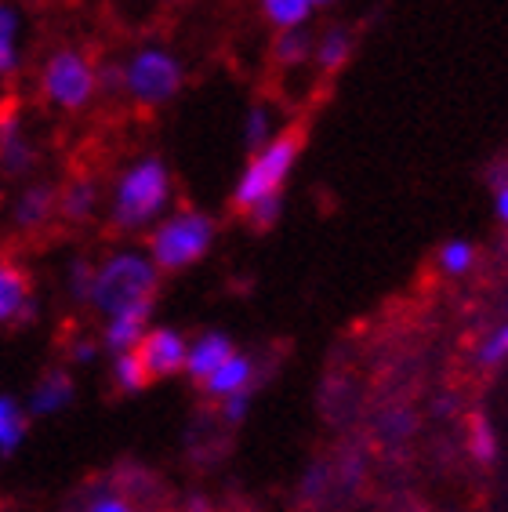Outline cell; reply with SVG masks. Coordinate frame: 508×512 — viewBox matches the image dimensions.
Masks as SVG:
<instances>
[{"mask_svg":"<svg viewBox=\"0 0 508 512\" xmlns=\"http://www.w3.org/2000/svg\"><path fill=\"white\" fill-rule=\"evenodd\" d=\"M175 197L171 171L160 157H138L120 171L117 186L109 193V222L120 233H142L153 229L167 215Z\"/></svg>","mask_w":508,"mask_h":512,"instance_id":"cell-1","label":"cell"},{"mask_svg":"<svg viewBox=\"0 0 508 512\" xmlns=\"http://www.w3.org/2000/svg\"><path fill=\"white\" fill-rule=\"evenodd\" d=\"M160 287V269L153 266V258L138 247H120L102 262H95V284H91L88 306L95 309L102 320L127 309L153 306Z\"/></svg>","mask_w":508,"mask_h":512,"instance_id":"cell-2","label":"cell"},{"mask_svg":"<svg viewBox=\"0 0 508 512\" xmlns=\"http://www.w3.org/2000/svg\"><path fill=\"white\" fill-rule=\"evenodd\" d=\"M215 237V218L207 211H196V207H182V211H171L149 229L146 255L153 258V266L160 273H182V269L196 266L211 255Z\"/></svg>","mask_w":508,"mask_h":512,"instance_id":"cell-3","label":"cell"},{"mask_svg":"<svg viewBox=\"0 0 508 512\" xmlns=\"http://www.w3.org/2000/svg\"><path fill=\"white\" fill-rule=\"evenodd\" d=\"M302 157V138L294 135V131H284V135H276L273 142L258 153H251V160L244 164L240 178H236L233 186V204L236 211H251V207L265 204V200L273 197H284V186L287 178H291L294 164Z\"/></svg>","mask_w":508,"mask_h":512,"instance_id":"cell-4","label":"cell"},{"mask_svg":"<svg viewBox=\"0 0 508 512\" xmlns=\"http://www.w3.org/2000/svg\"><path fill=\"white\" fill-rule=\"evenodd\" d=\"M186 84V66L175 51L146 44V48L131 51V59L124 62V95L135 106L157 109L167 106Z\"/></svg>","mask_w":508,"mask_h":512,"instance_id":"cell-5","label":"cell"},{"mask_svg":"<svg viewBox=\"0 0 508 512\" xmlns=\"http://www.w3.org/2000/svg\"><path fill=\"white\" fill-rule=\"evenodd\" d=\"M40 95L55 109L77 113L98 95V66L77 48H62L40 66Z\"/></svg>","mask_w":508,"mask_h":512,"instance_id":"cell-6","label":"cell"},{"mask_svg":"<svg viewBox=\"0 0 508 512\" xmlns=\"http://www.w3.org/2000/svg\"><path fill=\"white\" fill-rule=\"evenodd\" d=\"M146 364L149 378H175L186 375V360H189V338L178 331V327L167 324H153L142 338V345L135 349Z\"/></svg>","mask_w":508,"mask_h":512,"instance_id":"cell-7","label":"cell"},{"mask_svg":"<svg viewBox=\"0 0 508 512\" xmlns=\"http://www.w3.org/2000/svg\"><path fill=\"white\" fill-rule=\"evenodd\" d=\"M37 168V142L15 113L0 117V171L8 178H26Z\"/></svg>","mask_w":508,"mask_h":512,"instance_id":"cell-8","label":"cell"},{"mask_svg":"<svg viewBox=\"0 0 508 512\" xmlns=\"http://www.w3.org/2000/svg\"><path fill=\"white\" fill-rule=\"evenodd\" d=\"M33 316V284L30 273L11 262V258H0V327L22 324Z\"/></svg>","mask_w":508,"mask_h":512,"instance_id":"cell-9","label":"cell"},{"mask_svg":"<svg viewBox=\"0 0 508 512\" xmlns=\"http://www.w3.org/2000/svg\"><path fill=\"white\" fill-rule=\"evenodd\" d=\"M149 327H153V306L127 309V313H117V316H109V320H102V335H98V342H102V349H106L109 356L135 353Z\"/></svg>","mask_w":508,"mask_h":512,"instance_id":"cell-10","label":"cell"},{"mask_svg":"<svg viewBox=\"0 0 508 512\" xmlns=\"http://www.w3.org/2000/svg\"><path fill=\"white\" fill-rule=\"evenodd\" d=\"M77 400V382L69 371H48L44 378H37V385L30 389V400H26V411L30 418H55V414L69 411Z\"/></svg>","mask_w":508,"mask_h":512,"instance_id":"cell-11","label":"cell"},{"mask_svg":"<svg viewBox=\"0 0 508 512\" xmlns=\"http://www.w3.org/2000/svg\"><path fill=\"white\" fill-rule=\"evenodd\" d=\"M55 215H59V193L48 182L22 186L15 204H11V222H15V229H26V233L44 229Z\"/></svg>","mask_w":508,"mask_h":512,"instance_id":"cell-12","label":"cell"},{"mask_svg":"<svg viewBox=\"0 0 508 512\" xmlns=\"http://www.w3.org/2000/svg\"><path fill=\"white\" fill-rule=\"evenodd\" d=\"M236 353L233 338L225 331H204V335L189 338V360H186V375L193 378L196 385H204L207 378L215 375L218 367Z\"/></svg>","mask_w":508,"mask_h":512,"instance_id":"cell-13","label":"cell"},{"mask_svg":"<svg viewBox=\"0 0 508 512\" xmlns=\"http://www.w3.org/2000/svg\"><path fill=\"white\" fill-rule=\"evenodd\" d=\"M254 375H258L254 360L247 353H240V349H236V353L229 356V360H225V364L218 367L215 375L207 378L200 389H204L211 400H218V404H222V400H229V396H236V393H251V389H254Z\"/></svg>","mask_w":508,"mask_h":512,"instance_id":"cell-14","label":"cell"},{"mask_svg":"<svg viewBox=\"0 0 508 512\" xmlns=\"http://www.w3.org/2000/svg\"><path fill=\"white\" fill-rule=\"evenodd\" d=\"M22 62V15L11 0H0V77H11Z\"/></svg>","mask_w":508,"mask_h":512,"instance_id":"cell-15","label":"cell"},{"mask_svg":"<svg viewBox=\"0 0 508 512\" xmlns=\"http://www.w3.org/2000/svg\"><path fill=\"white\" fill-rule=\"evenodd\" d=\"M98 204H102V193H98L95 178H73L59 193V215L66 222H88L98 211Z\"/></svg>","mask_w":508,"mask_h":512,"instance_id":"cell-16","label":"cell"},{"mask_svg":"<svg viewBox=\"0 0 508 512\" xmlns=\"http://www.w3.org/2000/svg\"><path fill=\"white\" fill-rule=\"evenodd\" d=\"M316 55V37L309 30H280L273 40V62L280 69H302Z\"/></svg>","mask_w":508,"mask_h":512,"instance_id":"cell-17","label":"cell"},{"mask_svg":"<svg viewBox=\"0 0 508 512\" xmlns=\"http://www.w3.org/2000/svg\"><path fill=\"white\" fill-rule=\"evenodd\" d=\"M30 433V411L11 393H0V454H15Z\"/></svg>","mask_w":508,"mask_h":512,"instance_id":"cell-18","label":"cell"},{"mask_svg":"<svg viewBox=\"0 0 508 512\" xmlns=\"http://www.w3.org/2000/svg\"><path fill=\"white\" fill-rule=\"evenodd\" d=\"M352 55V33L345 26H331L316 37V55L313 62L323 69V73H338V69L349 62Z\"/></svg>","mask_w":508,"mask_h":512,"instance_id":"cell-19","label":"cell"},{"mask_svg":"<svg viewBox=\"0 0 508 512\" xmlns=\"http://www.w3.org/2000/svg\"><path fill=\"white\" fill-rule=\"evenodd\" d=\"M109 382L117 385L120 393L138 396V393H146L153 378H149L146 364H142V356H138V353H120V356H113V364H109Z\"/></svg>","mask_w":508,"mask_h":512,"instance_id":"cell-20","label":"cell"},{"mask_svg":"<svg viewBox=\"0 0 508 512\" xmlns=\"http://www.w3.org/2000/svg\"><path fill=\"white\" fill-rule=\"evenodd\" d=\"M244 146L251 149V153H258V149H265L269 142H273L280 131H276V117H273V109L262 106V102H254L251 109L244 113Z\"/></svg>","mask_w":508,"mask_h":512,"instance_id":"cell-21","label":"cell"},{"mask_svg":"<svg viewBox=\"0 0 508 512\" xmlns=\"http://www.w3.org/2000/svg\"><path fill=\"white\" fill-rule=\"evenodd\" d=\"M262 15L280 30H302L313 15V0H262Z\"/></svg>","mask_w":508,"mask_h":512,"instance_id":"cell-22","label":"cell"},{"mask_svg":"<svg viewBox=\"0 0 508 512\" xmlns=\"http://www.w3.org/2000/svg\"><path fill=\"white\" fill-rule=\"evenodd\" d=\"M436 262H440V269L447 276H465L472 266H476V247L469 244V240H447V244L440 247V255H436Z\"/></svg>","mask_w":508,"mask_h":512,"instance_id":"cell-23","label":"cell"},{"mask_svg":"<svg viewBox=\"0 0 508 512\" xmlns=\"http://www.w3.org/2000/svg\"><path fill=\"white\" fill-rule=\"evenodd\" d=\"M91 284H95V262L88 258H73L66 269V291L73 302H88L91 298Z\"/></svg>","mask_w":508,"mask_h":512,"instance_id":"cell-24","label":"cell"},{"mask_svg":"<svg viewBox=\"0 0 508 512\" xmlns=\"http://www.w3.org/2000/svg\"><path fill=\"white\" fill-rule=\"evenodd\" d=\"M476 356H479V364H483V367L505 364V360H508V320L494 327V331H490V335L479 342V353Z\"/></svg>","mask_w":508,"mask_h":512,"instance_id":"cell-25","label":"cell"},{"mask_svg":"<svg viewBox=\"0 0 508 512\" xmlns=\"http://www.w3.org/2000/svg\"><path fill=\"white\" fill-rule=\"evenodd\" d=\"M280 215H284V197H273V200H265V204L251 207V211H247V222H251L254 229H273L276 222H280Z\"/></svg>","mask_w":508,"mask_h":512,"instance_id":"cell-26","label":"cell"},{"mask_svg":"<svg viewBox=\"0 0 508 512\" xmlns=\"http://www.w3.org/2000/svg\"><path fill=\"white\" fill-rule=\"evenodd\" d=\"M494 447H498L494 429H490L483 418H476V422H472V454H476L479 462H494Z\"/></svg>","mask_w":508,"mask_h":512,"instance_id":"cell-27","label":"cell"},{"mask_svg":"<svg viewBox=\"0 0 508 512\" xmlns=\"http://www.w3.org/2000/svg\"><path fill=\"white\" fill-rule=\"evenodd\" d=\"M98 95H124V62L98 66Z\"/></svg>","mask_w":508,"mask_h":512,"instance_id":"cell-28","label":"cell"},{"mask_svg":"<svg viewBox=\"0 0 508 512\" xmlns=\"http://www.w3.org/2000/svg\"><path fill=\"white\" fill-rule=\"evenodd\" d=\"M88 512H135V505L117 491H98L88 498Z\"/></svg>","mask_w":508,"mask_h":512,"instance_id":"cell-29","label":"cell"},{"mask_svg":"<svg viewBox=\"0 0 508 512\" xmlns=\"http://www.w3.org/2000/svg\"><path fill=\"white\" fill-rule=\"evenodd\" d=\"M222 418L229 425H240L251 414V393H236V396H229V400H222Z\"/></svg>","mask_w":508,"mask_h":512,"instance_id":"cell-30","label":"cell"},{"mask_svg":"<svg viewBox=\"0 0 508 512\" xmlns=\"http://www.w3.org/2000/svg\"><path fill=\"white\" fill-rule=\"evenodd\" d=\"M69 353H73V360H77V364H95L106 349H102V342H98V338H77Z\"/></svg>","mask_w":508,"mask_h":512,"instance_id":"cell-31","label":"cell"},{"mask_svg":"<svg viewBox=\"0 0 508 512\" xmlns=\"http://www.w3.org/2000/svg\"><path fill=\"white\" fill-rule=\"evenodd\" d=\"M494 215L508 226V182L505 186H498V193H494Z\"/></svg>","mask_w":508,"mask_h":512,"instance_id":"cell-32","label":"cell"},{"mask_svg":"<svg viewBox=\"0 0 508 512\" xmlns=\"http://www.w3.org/2000/svg\"><path fill=\"white\" fill-rule=\"evenodd\" d=\"M138 4H175V0H138Z\"/></svg>","mask_w":508,"mask_h":512,"instance_id":"cell-33","label":"cell"},{"mask_svg":"<svg viewBox=\"0 0 508 512\" xmlns=\"http://www.w3.org/2000/svg\"><path fill=\"white\" fill-rule=\"evenodd\" d=\"M320 4H334V0H313V8H320Z\"/></svg>","mask_w":508,"mask_h":512,"instance_id":"cell-34","label":"cell"}]
</instances>
